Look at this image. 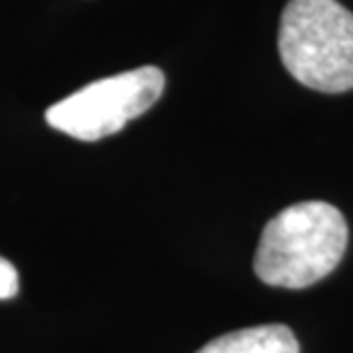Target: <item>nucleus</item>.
Listing matches in <instances>:
<instances>
[{"mask_svg": "<svg viewBox=\"0 0 353 353\" xmlns=\"http://www.w3.org/2000/svg\"><path fill=\"white\" fill-rule=\"evenodd\" d=\"M349 243L342 211L328 202H299L266 223L255 252L257 278L303 289L333 273Z\"/></svg>", "mask_w": 353, "mask_h": 353, "instance_id": "1", "label": "nucleus"}, {"mask_svg": "<svg viewBox=\"0 0 353 353\" xmlns=\"http://www.w3.org/2000/svg\"><path fill=\"white\" fill-rule=\"evenodd\" d=\"M278 48L287 72L305 88L353 90V14L337 0H289Z\"/></svg>", "mask_w": 353, "mask_h": 353, "instance_id": "2", "label": "nucleus"}, {"mask_svg": "<svg viewBox=\"0 0 353 353\" xmlns=\"http://www.w3.org/2000/svg\"><path fill=\"white\" fill-rule=\"evenodd\" d=\"M165 90V76L159 67H140L131 72L94 81L46 110V122L55 131L83 143H97L122 131L159 101Z\"/></svg>", "mask_w": 353, "mask_h": 353, "instance_id": "3", "label": "nucleus"}, {"mask_svg": "<svg viewBox=\"0 0 353 353\" xmlns=\"http://www.w3.org/2000/svg\"><path fill=\"white\" fill-rule=\"evenodd\" d=\"M299 340L292 328L280 323L255 326L225 333L197 351V353H299Z\"/></svg>", "mask_w": 353, "mask_h": 353, "instance_id": "4", "label": "nucleus"}, {"mask_svg": "<svg viewBox=\"0 0 353 353\" xmlns=\"http://www.w3.org/2000/svg\"><path fill=\"white\" fill-rule=\"evenodd\" d=\"M19 294V271L10 259L0 257V301L14 299Z\"/></svg>", "mask_w": 353, "mask_h": 353, "instance_id": "5", "label": "nucleus"}]
</instances>
